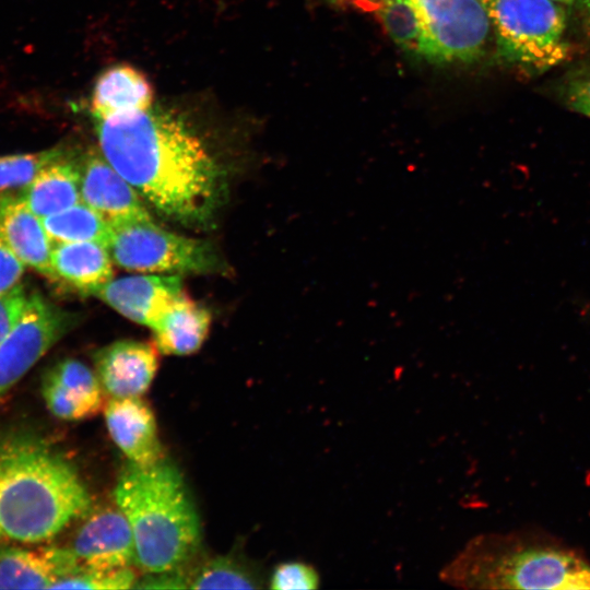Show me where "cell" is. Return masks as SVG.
Listing matches in <instances>:
<instances>
[{
    "label": "cell",
    "mask_w": 590,
    "mask_h": 590,
    "mask_svg": "<svg viewBox=\"0 0 590 590\" xmlns=\"http://www.w3.org/2000/svg\"><path fill=\"white\" fill-rule=\"evenodd\" d=\"M95 130L103 156L156 212L187 227L213 223L224 172L179 116L152 106L95 119Z\"/></svg>",
    "instance_id": "obj_1"
},
{
    "label": "cell",
    "mask_w": 590,
    "mask_h": 590,
    "mask_svg": "<svg viewBox=\"0 0 590 590\" xmlns=\"http://www.w3.org/2000/svg\"><path fill=\"white\" fill-rule=\"evenodd\" d=\"M90 509L70 461L34 433H0V545L48 541Z\"/></svg>",
    "instance_id": "obj_2"
},
{
    "label": "cell",
    "mask_w": 590,
    "mask_h": 590,
    "mask_svg": "<svg viewBox=\"0 0 590 590\" xmlns=\"http://www.w3.org/2000/svg\"><path fill=\"white\" fill-rule=\"evenodd\" d=\"M439 578L462 589L590 590V563L545 534L483 533L441 568Z\"/></svg>",
    "instance_id": "obj_3"
},
{
    "label": "cell",
    "mask_w": 590,
    "mask_h": 590,
    "mask_svg": "<svg viewBox=\"0 0 590 590\" xmlns=\"http://www.w3.org/2000/svg\"><path fill=\"white\" fill-rule=\"evenodd\" d=\"M114 497L134 540L135 563L148 573L176 570L196 551L200 521L179 471L164 459L129 464L118 476Z\"/></svg>",
    "instance_id": "obj_4"
},
{
    "label": "cell",
    "mask_w": 590,
    "mask_h": 590,
    "mask_svg": "<svg viewBox=\"0 0 590 590\" xmlns=\"http://www.w3.org/2000/svg\"><path fill=\"white\" fill-rule=\"evenodd\" d=\"M481 1L503 61L542 72L568 57L567 16L562 3L553 0Z\"/></svg>",
    "instance_id": "obj_5"
},
{
    "label": "cell",
    "mask_w": 590,
    "mask_h": 590,
    "mask_svg": "<svg viewBox=\"0 0 590 590\" xmlns=\"http://www.w3.org/2000/svg\"><path fill=\"white\" fill-rule=\"evenodd\" d=\"M107 248L113 261L130 271L182 275L222 268L211 243L173 233L153 220L111 225Z\"/></svg>",
    "instance_id": "obj_6"
},
{
    "label": "cell",
    "mask_w": 590,
    "mask_h": 590,
    "mask_svg": "<svg viewBox=\"0 0 590 590\" xmlns=\"http://www.w3.org/2000/svg\"><path fill=\"white\" fill-rule=\"evenodd\" d=\"M424 33L425 61L469 64L488 44L492 25L481 0H411Z\"/></svg>",
    "instance_id": "obj_7"
},
{
    "label": "cell",
    "mask_w": 590,
    "mask_h": 590,
    "mask_svg": "<svg viewBox=\"0 0 590 590\" xmlns=\"http://www.w3.org/2000/svg\"><path fill=\"white\" fill-rule=\"evenodd\" d=\"M78 320L74 312L58 307L40 294H30L19 321L0 344V397L74 328Z\"/></svg>",
    "instance_id": "obj_8"
},
{
    "label": "cell",
    "mask_w": 590,
    "mask_h": 590,
    "mask_svg": "<svg viewBox=\"0 0 590 590\" xmlns=\"http://www.w3.org/2000/svg\"><path fill=\"white\" fill-rule=\"evenodd\" d=\"M71 550L83 569L113 570L135 563L133 534L118 507L92 514L78 530Z\"/></svg>",
    "instance_id": "obj_9"
},
{
    "label": "cell",
    "mask_w": 590,
    "mask_h": 590,
    "mask_svg": "<svg viewBox=\"0 0 590 590\" xmlns=\"http://www.w3.org/2000/svg\"><path fill=\"white\" fill-rule=\"evenodd\" d=\"M81 201L110 225L153 220L138 191L101 152H88L81 164Z\"/></svg>",
    "instance_id": "obj_10"
},
{
    "label": "cell",
    "mask_w": 590,
    "mask_h": 590,
    "mask_svg": "<svg viewBox=\"0 0 590 590\" xmlns=\"http://www.w3.org/2000/svg\"><path fill=\"white\" fill-rule=\"evenodd\" d=\"M184 293L181 275H132L110 280L93 296L123 317L152 329Z\"/></svg>",
    "instance_id": "obj_11"
},
{
    "label": "cell",
    "mask_w": 590,
    "mask_h": 590,
    "mask_svg": "<svg viewBox=\"0 0 590 590\" xmlns=\"http://www.w3.org/2000/svg\"><path fill=\"white\" fill-rule=\"evenodd\" d=\"M155 343L119 340L95 354L96 375L110 398L141 397L150 388L158 367Z\"/></svg>",
    "instance_id": "obj_12"
},
{
    "label": "cell",
    "mask_w": 590,
    "mask_h": 590,
    "mask_svg": "<svg viewBox=\"0 0 590 590\" xmlns=\"http://www.w3.org/2000/svg\"><path fill=\"white\" fill-rule=\"evenodd\" d=\"M99 380L84 363L67 358L52 366L42 382V394L52 415L64 421H81L102 408Z\"/></svg>",
    "instance_id": "obj_13"
},
{
    "label": "cell",
    "mask_w": 590,
    "mask_h": 590,
    "mask_svg": "<svg viewBox=\"0 0 590 590\" xmlns=\"http://www.w3.org/2000/svg\"><path fill=\"white\" fill-rule=\"evenodd\" d=\"M104 416L111 439L129 462L146 467L163 460L155 416L140 397L110 398Z\"/></svg>",
    "instance_id": "obj_14"
},
{
    "label": "cell",
    "mask_w": 590,
    "mask_h": 590,
    "mask_svg": "<svg viewBox=\"0 0 590 590\" xmlns=\"http://www.w3.org/2000/svg\"><path fill=\"white\" fill-rule=\"evenodd\" d=\"M0 236L26 267L52 280V243L19 194L0 196Z\"/></svg>",
    "instance_id": "obj_15"
},
{
    "label": "cell",
    "mask_w": 590,
    "mask_h": 590,
    "mask_svg": "<svg viewBox=\"0 0 590 590\" xmlns=\"http://www.w3.org/2000/svg\"><path fill=\"white\" fill-rule=\"evenodd\" d=\"M113 262L107 246L96 241L52 245V280L83 295H93L114 279Z\"/></svg>",
    "instance_id": "obj_16"
},
{
    "label": "cell",
    "mask_w": 590,
    "mask_h": 590,
    "mask_svg": "<svg viewBox=\"0 0 590 590\" xmlns=\"http://www.w3.org/2000/svg\"><path fill=\"white\" fill-rule=\"evenodd\" d=\"M152 106L153 87L145 75L133 67L117 64L97 78L90 109L94 119H103Z\"/></svg>",
    "instance_id": "obj_17"
},
{
    "label": "cell",
    "mask_w": 590,
    "mask_h": 590,
    "mask_svg": "<svg viewBox=\"0 0 590 590\" xmlns=\"http://www.w3.org/2000/svg\"><path fill=\"white\" fill-rule=\"evenodd\" d=\"M210 327V311L184 293L152 328L154 343L164 354L189 355L202 346Z\"/></svg>",
    "instance_id": "obj_18"
},
{
    "label": "cell",
    "mask_w": 590,
    "mask_h": 590,
    "mask_svg": "<svg viewBox=\"0 0 590 590\" xmlns=\"http://www.w3.org/2000/svg\"><path fill=\"white\" fill-rule=\"evenodd\" d=\"M81 165L67 154L43 167L19 197L40 219L81 201Z\"/></svg>",
    "instance_id": "obj_19"
},
{
    "label": "cell",
    "mask_w": 590,
    "mask_h": 590,
    "mask_svg": "<svg viewBox=\"0 0 590 590\" xmlns=\"http://www.w3.org/2000/svg\"><path fill=\"white\" fill-rule=\"evenodd\" d=\"M57 579L46 547L0 545V589H52Z\"/></svg>",
    "instance_id": "obj_20"
},
{
    "label": "cell",
    "mask_w": 590,
    "mask_h": 590,
    "mask_svg": "<svg viewBox=\"0 0 590 590\" xmlns=\"http://www.w3.org/2000/svg\"><path fill=\"white\" fill-rule=\"evenodd\" d=\"M52 244L96 241L107 246L111 225L83 201L42 219Z\"/></svg>",
    "instance_id": "obj_21"
},
{
    "label": "cell",
    "mask_w": 590,
    "mask_h": 590,
    "mask_svg": "<svg viewBox=\"0 0 590 590\" xmlns=\"http://www.w3.org/2000/svg\"><path fill=\"white\" fill-rule=\"evenodd\" d=\"M379 19L390 39L408 57L425 61L424 33L411 0H376Z\"/></svg>",
    "instance_id": "obj_22"
},
{
    "label": "cell",
    "mask_w": 590,
    "mask_h": 590,
    "mask_svg": "<svg viewBox=\"0 0 590 590\" xmlns=\"http://www.w3.org/2000/svg\"><path fill=\"white\" fill-rule=\"evenodd\" d=\"M260 579L247 567L229 557H216L204 563L189 579L192 589H256Z\"/></svg>",
    "instance_id": "obj_23"
},
{
    "label": "cell",
    "mask_w": 590,
    "mask_h": 590,
    "mask_svg": "<svg viewBox=\"0 0 590 590\" xmlns=\"http://www.w3.org/2000/svg\"><path fill=\"white\" fill-rule=\"evenodd\" d=\"M67 154L62 149L0 156V192L24 187L49 163Z\"/></svg>",
    "instance_id": "obj_24"
},
{
    "label": "cell",
    "mask_w": 590,
    "mask_h": 590,
    "mask_svg": "<svg viewBox=\"0 0 590 590\" xmlns=\"http://www.w3.org/2000/svg\"><path fill=\"white\" fill-rule=\"evenodd\" d=\"M135 581V575L130 567L113 570L83 569L73 577L58 581L54 588L118 590L133 588Z\"/></svg>",
    "instance_id": "obj_25"
},
{
    "label": "cell",
    "mask_w": 590,
    "mask_h": 590,
    "mask_svg": "<svg viewBox=\"0 0 590 590\" xmlns=\"http://www.w3.org/2000/svg\"><path fill=\"white\" fill-rule=\"evenodd\" d=\"M269 581L274 590H315L320 587V575L309 563L290 560L275 566Z\"/></svg>",
    "instance_id": "obj_26"
},
{
    "label": "cell",
    "mask_w": 590,
    "mask_h": 590,
    "mask_svg": "<svg viewBox=\"0 0 590 590\" xmlns=\"http://www.w3.org/2000/svg\"><path fill=\"white\" fill-rule=\"evenodd\" d=\"M562 94L569 109L590 118V69L571 75Z\"/></svg>",
    "instance_id": "obj_27"
},
{
    "label": "cell",
    "mask_w": 590,
    "mask_h": 590,
    "mask_svg": "<svg viewBox=\"0 0 590 590\" xmlns=\"http://www.w3.org/2000/svg\"><path fill=\"white\" fill-rule=\"evenodd\" d=\"M25 267L0 236V296L21 286Z\"/></svg>",
    "instance_id": "obj_28"
},
{
    "label": "cell",
    "mask_w": 590,
    "mask_h": 590,
    "mask_svg": "<svg viewBox=\"0 0 590 590\" xmlns=\"http://www.w3.org/2000/svg\"><path fill=\"white\" fill-rule=\"evenodd\" d=\"M27 298L22 286L0 296V344L19 321Z\"/></svg>",
    "instance_id": "obj_29"
},
{
    "label": "cell",
    "mask_w": 590,
    "mask_h": 590,
    "mask_svg": "<svg viewBox=\"0 0 590 590\" xmlns=\"http://www.w3.org/2000/svg\"><path fill=\"white\" fill-rule=\"evenodd\" d=\"M139 588H188V581L175 570L153 573Z\"/></svg>",
    "instance_id": "obj_30"
},
{
    "label": "cell",
    "mask_w": 590,
    "mask_h": 590,
    "mask_svg": "<svg viewBox=\"0 0 590 590\" xmlns=\"http://www.w3.org/2000/svg\"><path fill=\"white\" fill-rule=\"evenodd\" d=\"M580 7L582 24L587 35L590 37V0H577Z\"/></svg>",
    "instance_id": "obj_31"
},
{
    "label": "cell",
    "mask_w": 590,
    "mask_h": 590,
    "mask_svg": "<svg viewBox=\"0 0 590 590\" xmlns=\"http://www.w3.org/2000/svg\"><path fill=\"white\" fill-rule=\"evenodd\" d=\"M562 4H571L575 3L577 0H553Z\"/></svg>",
    "instance_id": "obj_32"
}]
</instances>
